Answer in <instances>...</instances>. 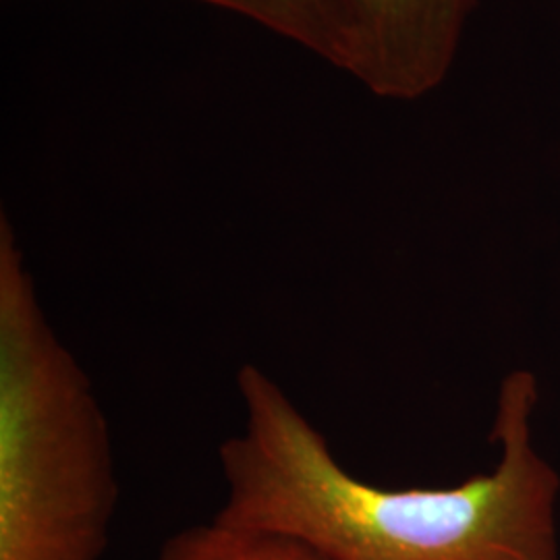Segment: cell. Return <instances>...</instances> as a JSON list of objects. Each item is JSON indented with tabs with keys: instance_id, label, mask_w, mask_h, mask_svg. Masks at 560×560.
I'll use <instances>...</instances> for the list:
<instances>
[{
	"instance_id": "cell-1",
	"label": "cell",
	"mask_w": 560,
	"mask_h": 560,
	"mask_svg": "<svg viewBox=\"0 0 560 560\" xmlns=\"http://www.w3.org/2000/svg\"><path fill=\"white\" fill-rule=\"evenodd\" d=\"M237 390L245 420L219 448L226 494L214 520L295 538L328 560H559V476L529 442V372L502 384L499 467L453 488L388 490L351 476L260 365H241Z\"/></svg>"
},
{
	"instance_id": "cell-2",
	"label": "cell",
	"mask_w": 560,
	"mask_h": 560,
	"mask_svg": "<svg viewBox=\"0 0 560 560\" xmlns=\"http://www.w3.org/2000/svg\"><path fill=\"white\" fill-rule=\"evenodd\" d=\"M119 504L101 399L0 217V560H104Z\"/></svg>"
},
{
	"instance_id": "cell-3",
	"label": "cell",
	"mask_w": 560,
	"mask_h": 560,
	"mask_svg": "<svg viewBox=\"0 0 560 560\" xmlns=\"http://www.w3.org/2000/svg\"><path fill=\"white\" fill-rule=\"evenodd\" d=\"M478 0H330L347 71L372 94L416 101L453 67Z\"/></svg>"
},
{
	"instance_id": "cell-4",
	"label": "cell",
	"mask_w": 560,
	"mask_h": 560,
	"mask_svg": "<svg viewBox=\"0 0 560 560\" xmlns=\"http://www.w3.org/2000/svg\"><path fill=\"white\" fill-rule=\"evenodd\" d=\"M256 21L347 71V46L330 0H200Z\"/></svg>"
},
{
	"instance_id": "cell-5",
	"label": "cell",
	"mask_w": 560,
	"mask_h": 560,
	"mask_svg": "<svg viewBox=\"0 0 560 560\" xmlns=\"http://www.w3.org/2000/svg\"><path fill=\"white\" fill-rule=\"evenodd\" d=\"M159 560H328L312 546L280 534L222 521L185 527L162 544Z\"/></svg>"
}]
</instances>
